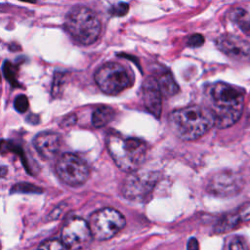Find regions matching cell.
<instances>
[{"instance_id": "obj_1", "label": "cell", "mask_w": 250, "mask_h": 250, "mask_svg": "<svg viewBox=\"0 0 250 250\" xmlns=\"http://www.w3.org/2000/svg\"><path fill=\"white\" fill-rule=\"evenodd\" d=\"M210 106H207L218 128H228L238 121L243 111V90L225 82L213 84L209 90Z\"/></svg>"}, {"instance_id": "obj_2", "label": "cell", "mask_w": 250, "mask_h": 250, "mask_svg": "<svg viewBox=\"0 0 250 250\" xmlns=\"http://www.w3.org/2000/svg\"><path fill=\"white\" fill-rule=\"evenodd\" d=\"M168 120L172 132L184 141L197 140L215 126L211 110L201 105L178 108L170 113Z\"/></svg>"}, {"instance_id": "obj_3", "label": "cell", "mask_w": 250, "mask_h": 250, "mask_svg": "<svg viewBox=\"0 0 250 250\" xmlns=\"http://www.w3.org/2000/svg\"><path fill=\"white\" fill-rule=\"evenodd\" d=\"M106 146L115 164L129 173L137 171L146 156V144L136 138L112 134L107 137Z\"/></svg>"}, {"instance_id": "obj_4", "label": "cell", "mask_w": 250, "mask_h": 250, "mask_svg": "<svg viewBox=\"0 0 250 250\" xmlns=\"http://www.w3.org/2000/svg\"><path fill=\"white\" fill-rule=\"evenodd\" d=\"M64 29L78 43L90 45L101 34V21L89 8L76 6L70 9L64 18Z\"/></svg>"}, {"instance_id": "obj_5", "label": "cell", "mask_w": 250, "mask_h": 250, "mask_svg": "<svg viewBox=\"0 0 250 250\" xmlns=\"http://www.w3.org/2000/svg\"><path fill=\"white\" fill-rule=\"evenodd\" d=\"M94 79L102 92L117 95L132 85V77L118 62H105L94 74Z\"/></svg>"}, {"instance_id": "obj_6", "label": "cell", "mask_w": 250, "mask_h": 250, "mask_svg": "<svg viewBox=\"0 0 250 250\" xmlns=\"http://www.w3.org/2000/svg\"><path fill=\"white\" fill-rule=\"evenodd\" d=\"M123 215L113 208H103L94 212L89 220L94 238L106 240L116 235L125 226Z\"/></svg>"}, {"instance_id": "obj_7", "label": "cell", "mask_w": 250, "mask_h": 250, "mask_svg": "<svg viewBox=\"0 0 250 250\" xmlns=\"http://www.w3.org/2000/svg\"><path fill=\"white\" fill-rule=\"evenodd\" d=\"M56 172L64 184L71 187L83 185L90 176L87 164L73 153H64L59 158Z\"/></svg>"}, {"instance_id": "obj_8", "label": "cell", "mask_w": 250, "mask_h": 250, "mask_svg": "<svg viewBox=\"0 0 250 250\" xmlns=\"http://www.w3.org/2000/svg\"><path fill=\"white\" fill-rule=\"evenodd\" d=\"M92 237L89 223L81 218H73L63 226L61 240L67 249L77 250L86 246Z\"/></svg>"}, {"instance_id": "obj_9", "label": "cell", "mask_w": 250, "mask_h": 250, "mask_svg": "<svg viewBox=\"0 0 250 250\" xmlns=\"http://www.w3.org/2000/svg\"><path fill=\"white\" fill-rule=\"evenodd\" d=\"M156 183L155 175L131 172L123 184V194L130 200H143L148 196Z\"/></svg>"}, {"instance_id": "obj_10", "label": "cell", "mask_w": 250, "mask_h": 250, "mask_svg": "<svg viewBox=\"0 0 250 250\" xmlns=\"http://www.w3.org/2000/svg\"><path fill=\"white\" fill-rule=\"evenodd\" d=\"M244 183L242 178L232 171H221L209 181L208 190L218 196H231L239 192Z\"/></svg>"}, {"instance_id": "obj_11", "label": "cell", "mask_w": 250, "mask_h": 250, "mask_svg": "<svg viewBox=\"0 0 250 250\" xmlns=\"http://www.w3.org/2000/svg\"><path fill=\"white\" fill-rule=\"evenodd\" d=\"M218 49L238 62H250V43L232 34H223L216 40Z\"/></svg>"}, {"instance_id": "obj_12", "label": "cell", "mask_w": 250, "mask_h": 250, "mask_svg": "<svg viewBox=\"0 0 250 250\" xmlns=\"http://www.w3.org/2000/svg\"><path fill=\"white\" fill-rule=\"evenodd\" d=\"M144 105L147 111L156 117L160 116L162 108V93L155 77L146 78L142 88Z\"/></svg>"}, {"instance_id": "obj_13", "label": "cell", "mask_w": 250, "mask_h": 250, "mask_svg": "<svg viewBox=\"0 0 250 250\" xmlns=\"http://www.w3.org/2000/svg\"><path fill=\"white\" fill-rule=\"evenodd\" d=\"M33 145L43 158L51 159L60 150L61 138L59 134L54 132H42L36 135Z\"/></svg>"}, {"instance_id": "obj_14", "label": "cell", "mask_w": 250, "mask_h": 250, "mask_svg": "<svg viewBox=\"0 0 250 250\" xmlns=\"http://www.w3.org/2000/svg\"><path fill=\"white\" fill-rule=\"evenodd\" d=\"M155 78L163 97L169 98L179 92V86L169 71H164Z\"/></svg>"}, {"instance_id": "obj_15", "label": "cell", "mask_w": 250, "mask_h": 250, "mask_svg": "<svg viewBox=\"0 0 250 250\" xmlns=\"http://www.w3.org/2000/svg\"><path fill=\"white\" fill-rule=\"evenodd\" d=\"M115 111L112 107L103 105L96 108L92 114V123L96 128H101L108 124L114 117Z\"/></svg>"}, {"instance_id": "obj_16", "label": "cell", "mask_w": 250, "mask_h": 250, "mask_svg": "<svg viewBox=\"0 0 250 250\" xmlns=\"http://www.w3.org/2000/svg\"><path fill=\"white\" fill-rule=\"evenodd\" d=\"M230 20L235 22L244 32H250V9L246 7H238L231 11Z\"/></svg>"}, {"instance_id": "obj_17", "label": "cell", "mask_w": 250, "mask_h": 250, "mask_svg": "<svg viewBox=\"0 0 250 250\" xmlns=\"http://www.w3.org/2000/svg\"><path fill=\"white\" fill-rule=\"evenodd\" d=\"M240 221L237 212L233 213V214H229L225 216L218 224V231H228L229 229H231L232 228H234Z\"/></svg>"}, {"instance_id": "obj_18", "label": "cell", "mask_w": 250, "mask_h": 250, "mask_svg": "<svg viewBox=\"0 0 250 250\" xmlns=\"http://www.w3.org/2000/svg\"><path fill=\"white\" fill-rule=\"evenodd\" d=\"M2 69H3V74L7 79V81H9L14 86L19 85L17 81V68L10 61L4 62Z\"/></svg>"}, {"instance_id": "obj_19", "label": "cell", "mask_w": 250, "mask_h": 250, "mask_svg": "<svg viewBox=\"0 0 250 250\" xmlns=\"http://www.w3.org/2000/svg\"><path fill=\"white\" fill-rule=\"evenodd\" d=\"M66 249H67L66 246L63 244L62 240L53 238L40 243L32 250H66Z\"/></svg>"}, {"instance_id": "obj_20", "label": "cell", "mask_w": 250, "mask_h": 250, "mask_svg": "<svg viewBox=\"0 0 250 250\" xmlns=\"http://www.w3.org/2000/svg\"><path fill=\"white\" fill-rule=\"evenodd\" d=\"M28 99L25 95H19L16 99H15V102H14V106L15 108L17 109V111L22 113V112H25L28 108Z\"/></svg>"}, {"instance_id": "obj_21", "label": "cell", "mask_w": 250, "mask_h": 250, "mask_svg": "<svg viewBox=\"0 0 250 250\" xmlns=\"http://www.w3.org/2000/svg\"><path fill=\"white\" fill-rule=\"evenodd\" d=\"M236 212L241 222H249L250 221V202L243 203Z\"/></svg>"}, {"instance_id": "obj_22", "label": "cell", "mask_w": 250, "mask_h": 250, "mask_svg": "<svg viewBox=\"0 0 250 250\" xmlns=\"http://www.w3.org/2000/svg\"><path fill=\"white\" fill-rule=\"evenodd\" d=\"M128 11H129V5L127 3L120 2L111 8L110 13L117 17H123L128 13Z\"/></svg>"}, {"instance_id": "obj_23", "label": "cell", "mask_w": 250, "mask_h": 250, "mask_svg": "<svg viewBox=\"0 0 250 250\" xmlns=\"http://www.w3.org/2000/svg\"><path fill=\"white\" fill-rule=\"evenodd\" d=\"M203 43H204V37L201 34H198V33L192 34L188 39V46H189L191 48L200 47V46L203 45Z\"/></svg>"}, {"instance_id": "obj_24", "label": "cell", "mask_w": 250, "mask_h": 250, "mask_svg": "<svg viewBox=\"0 0 250 250\" xmlns=\"http://www.w3.org/2000/svg\"><path fill=\"white\" fill-rule=\"evenodd\" d=\"M229 250H247V248L241 239L235 238L230 242Z\"/></svg>"}, {"instance_id": "obj_25", "label": "cell", "mask_w": 250, "mask_h": 250, "mask_svg": "<svg viewBox=\"0 0 250 250\" xmlns=\"http://www.w3.org/2000/svg\"><path fill=\"white\" fill-rule=\"evenodd\" d=\"M188 250H199L198 242L194 237L189 239V241L188 243Z\"/></svg>"}, {"instance_id": "obj_26", "label": "cell", "mask_w": 250, "mask_h": 250, "mask_svg": "<svg viewBox=\"0 0 250 250\" xmlns=\"http://www.w3.org/2000/svg\"><path fill=\"white\" fill-rule=\"evenodd\" d=\"M20 1H23V2H27V3H35L36 0H20Z\"/></svg>"}]
</instances>
